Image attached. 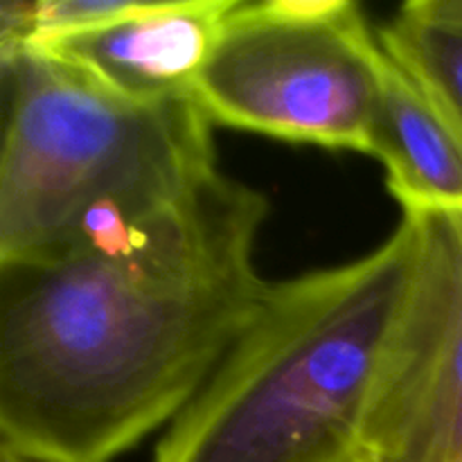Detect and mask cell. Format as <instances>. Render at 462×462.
<instances>
[{
  "label": "cell",
  "mask_w": 462,
  "mask_h": 462,
  "mask_svg": "<svg viewBox=\"0 0 462 462\" xmlns=\"http://www.w3.org/2000/svg\"><path fill=\"white\" fill-rule=\"evenodd\" d=\"M382 50L373 156L386 167L388 189L404 212L460 210L462 125L427 79Z\"/></svg>",
  "instance_id": "7"
},
{
  "label": "cell",
  "mask_w": 462,
  "mask_h": 462,
  "mask_svg": "<svg viewBox=\"0 0 462 462\" xmlns=\"http://www.w3.org/2000/svg\"><path fill=\"white\" fill-rule=\"evenodd\" d=\"M0 462H77L57 451L43 449V447L23 445V442L5 440L0 438Z\"/></svg>",
  "instance_id": "10"
},
{
  "label": "cell",
  "mask_w": 462,
  "mask_h": 462,
  "mask_svg": "<svg viewBox=\"0 0 462 462\" xmlns=\"http://www.w3.org/2000/svg\"><path fill=\"white\" fill-rule=\"evenodd\" d=\"M402 9L427 21L462 30V0H413Z\"/></svg>",
  "instance_id": "9"
},
{
  "label": "cell",
  "mask_w": 462,
  "mask_h": 462,
  "mask_svg": "<svg viewBox=\"0 0 462 462\" xmlns=\"http://www.w3.org/2000/svg\"><path fill=\"white\" fill-rule=\"evenodd\" d=\"M0 264L54 255L106 203L152 219L219 170L194 97L135 102L23 43L0 45Z\"/></svg>",
  "instance_id": "3"
},
{
  "label": "cell",
  "mask_w": 462,
  "mask_h": 462,
  "mask_svg": "<svg viewBox=\"0 0 462 462\" xmlns=\"http://www.w3.org/2000/svg\"><path fill=\"white\" fill-rule=\"evenodd\" d=\"M415 260L411 221L347 264L266 282L153 462H356Z\"/></svg>",
  "instance_id": "2"
},
{
  "label": "cell",
  "mask_w": 462,
  "mask_h": 462,
  "mask_svg": "<svg viewBox=\"0 0 462 462\" xmlns=\"http://www.w3.org/2000/svg\"><path fill=\"white\" fill-rule=\"evenodd\" d=\"M356 462H365V460H364V458H361V460H356Z\"/></svg>",
  "instance_id": "11"
},
{
  "label": "cell",
  "mask_w": 462,
  "mask_h": 462,
  "mask_svg": "<svg viewBox=\"0 0 462 462\" xmlns=\"http://www.w3.org/2000/svg\"><path fill=\"white\" fill-rule=\"evenodd\" d=\"M230 5L233 0H143L129 16L30 45L135 102L194 97Z\"/></svg>",
  "instance_id": "6"
},
{
  "label": "cell",
  "mask_w": 462,
  "mask_h": 462,
  "mask_svg": "<svg viewBox=\"0 0 462 462\" xmlns=\"http://www.w3.org/2000/svg\"><path fill=\"white\" fill-rule=\"evenodd\" d=\"M415 260L361 436L365 462H462V208L404 212Z\"/></svg>",
  "instance_id": "5"
},
{
  "label": "cell",
  "mask_w": 462,
  "mask_h": 462,
  "mask_svg": "<svg viewBox=\"0 0 462 462\" xmlns=\"http://www.w3.org/2000/svg\"><path fill=\"white\" fill-rule=\"evenodd\" d=\"M377 34L393 54L429 81L462 125V30L400 9Z\"/></svg>",
  "instance_id": "8"
},
{
  "label": "cell",
  "mask_w": 462,
  "mask_h": 462,
  "mask_svg": "<svg viewBox=\"0 0 462 462\" xmlns=\"http://www.w3.org/2000/svg\"><path fill=\"white\" fill-rule=\"evenodd\" d=\"M260 192L219 170L120 253L0 264V438L111 462L189 404L266 280Z\"/></svg>",
  "instance_id": "1"
},
{
  "label": "cell",
  "mask_w": 462,
  "mask_h": 462,
  "mask_svg": "<svg viewBox=\"0 0 462 462\" xmlns=\"http://www.w3.org/2000/svg\"><path fill=\"white\" fill-rule=\"evenodd\" d=\"M382 61L350 0H233L194 99L212 125L373 156Z\"/></svg>",
  "instance_id": "4"
}]
</instances>
